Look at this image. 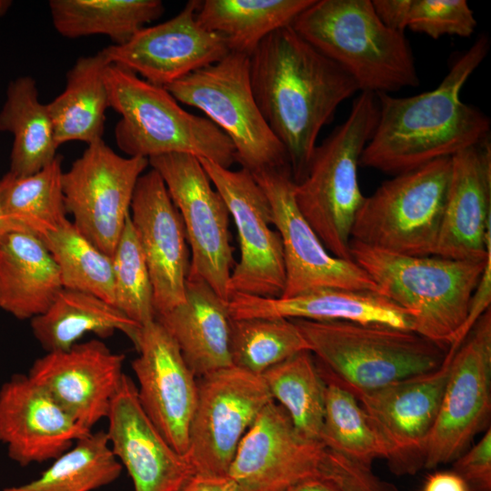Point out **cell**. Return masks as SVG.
I'll use <instances>...</instances> for the list:
<instances>
[{"label":"cell","instance_id":"obj_39","mask_svg":"<svg viewBox=\"0 0 491 491\" xmlns=\"http://www.w3.org/2000/svg\"><path fill=\"white\" fill-rule=\"evenodd\" d=\"M111 257L114 272V306L139 326L155 320L153 286L130 215Z\"/></svg>","mask_w":491,"mask_h":491},{"label":"cell","instance_id":"obj_4","mask_svg":"<svg viewBox=\"0 0 491 491\" xmlns=\"http://www.w3.org/2000/svg\"><path fill=\"white\" fill-rule=\"evenodd\" d=\"M291 26L342 67L361 92L390 94L419 85L405 34L386 27L370 0H314Z\"/></svg>","mask_w":491,"mask_h":491},{"label":"cell","instance_id":"obj_38","mask_svg":"<svg viewBox=\"0 0 491 491\" xmlns=\"http://www.w3.org/2000/svg\"><path fill=\"white\" fill-rule=\"evenodd\" d=\"M306 350H309V346L291 319H232L230 355L232 365L236 367L262 376L274 366Z\"/></svg>","mask_w":491,"mask_h":491},{"label":"cell","instance_id":"obj_49","mask_svg":"<svg viewBox=\"0 0 491 491\" xmlns=\"http://www.w3.org/2000/svg\"><path fill=\"white\" fill-rule=\"evenodd\" d=\"M12 5L13 2L11 0H0V17L5 15Z\"/></svg>","mask_w":491,"mask_h":491},{"label":"cell","instance_id":"obj_10","mask_svg":"<svg viewBox=\"0 0 491 491\" xmlns=\"http://www.w3.org/2000/svg\"><path fill=\"white\" fill-rule=\"evenodd\" d=\"M197 384L185 458L195 473L225 476L244 436L273 398L262 376L235 366Z\"/></svg>","mask_w":491,"mask_h":491},{"label":"cell","instance_id":"obj_33","mask_svg":"<svg viewBox=\"0 0 491 491\" xmlns=\"http://www.w3.org/2000/svg\"><path fill=\"white\" fill-rule=\"evenodd\" d=\"M62 162L57 155L35 174L16 176L7 172L0 178V208L9 222L41 238L67 220Z\"/></svg>","mask_w":491,"mask_h":491},{"label":"cell","instance_id":"obj_6","mask_svg":"<svg viewBox=\"0 0 491 491\" xmlns=\"http://www.w3.org/2000/svg\"><path fill=\"white\" fill-rule=\"evenodd\" d=\"M104 77L109 107L120 115L115 143L127 156L187 154L225 168L236 162L228 136L208 118L183 109L165 87L113 64Z\"/></svg>","mask_w":491,"mask_h":491},{"label":"cell","instance_id":"obj_40","mask_svg":"<svg viewBox=\"0 0 491 491\" xmlns=\"http://www.w3.org/2000/svg\"><path fill=\"white\" fill-rule=\"evenodd\" d=\"M477 26L466 0H412L407 28L433 39L443 35L469 37Z\"/></svg>","mask_w":491,"mask_h":491},{"label":"cell","instance_id":"obj_26","mask_svg":"<svg viewBox=\"0 0 491 491\" xmlns=\"http://www.w3.org/2000/svg\"><path fill=\"white\" fill-rule=\"evenodd\" d=\"M155 320L173 338L196 377L233 366L228 302L194 272L187 275L185 301L157 315Z\"/></svg>","mask_w":491,"mask_h":491},{"label":"cell","instance_id":"obj_34","mask_svg":"<svg viewBox=\"0 0 491 491\" xmlns=\"http://www.w3.org/2000/svg\"><path fill=\"white\" fill-rule=\"evenodd\" d=\"M262 377L297 433L321 442L326 385L313 354L302 351L269 368Z\"/></svg>","mask_w":491,"mask_h":491},{"label":"cell","instance_id":"obj_30","mask_svg":"<svg viewBox=\"0 0 491 491\" xmlns=\"http://www.w3.org/2000/svg\"><path fill=\"white\" fill-rule=\"evenodd\" d=\"M0 131L14 135L8 172L16 176L38 172L57 155L53 122L33 77L19 76L8 84Z\"/></svg>","mask_w":491,"mask_h":491},{"label":"cell","instance_id":"obj_16","mask_svg":"<svg viewBox=\"0 0 491 491\" xmlns=\"http://www.w3.org/2000/svg\"><path fill=\"white\" fill-rule=\"evenodd\" d=\"M253 175L268 198L273 225L282 240L286 286L280 297L318 288L378 292L376 283L354 260L338 258L325 247L296 204L289 169L264 170Z\"/></svg>","mask_w":491,"mask_h":491},{"label":"cell","instance_id":"obj_21","mask_svg":"<svg viewBox=\"0 0 491 491\" xmlns=\"http://www.w3.org/2000/svg\"><path fill=\"white\" fill-rule=\"evenodd\" d=\"M125 355L97 339L36 359L28 376L80 425L91 430L107 417L124 376Z\"/></svg>","mask_w":491,"mask_h":491},{"label":"cell","instance_id":"obj_20","mask_svg":"<svg viewBox=\"0 0 491 491\" xmlns=\"http://www.w3.org/2000/svg\"><path fill=\"white\" fill-rule=\"evenodd\" d=\"M130 219L149 271L156 316L185 301L191 259L181 215L154 169L136 183Z\"/></svg>","mask_w":491,"mask_h":491},{"label":"cell","instance_id":"obj_37","mask_svg":"<svg viewBox=\"0 0 491 491\" xmlns=\"http://www.w3.org/2000/svg\"><path fill=\"white\" fill-rule=\"evenodd\" d=\"M325 382V413L320 437L323 445L328 450L368 466L378 458L386 460V445L356 397L341 386Z\"/></svg>","mask_w":491,"mask_h":491},{"label":"cell","instance_id":"obj_19","mask_svg":"<svg viewBox=\"0 0 491 491\" xmlns=\"http://www.w3.org/2000/svg\"><path fill=\"white\" fill-rule=\"evenodd\" d=\"M198 5L199 1L190 0L171 19L145 26L127 42L102 51L110 64L165 87L230 53L222 35L205 29L196 21Z\"/></svg>","mask_w":491,"mask_h":491},{"label":"cell","instance_id":"obj_36","mask_svg":"<svg viewBox=\"0 0 491 491\" xmlns=\"http://www.w3.org/2000/svg\"><path fill=\"white\" fill-rule=\"evenodd\" d=\"M40 239L58 267L63 288L91 294L114 306L110 256L84 236L68 219Z\"/></svg>","mask_w":491,"mask_h":491},{"label":"cell","instance_id":"obj_41","mask_svg":"<svg viewBox=\"0 0 491 491\" xmlns=\"http://www.w3.org/2000/svg\"><path fill=\"white\" fill-rule=\"evenodd\" d=\"M323 475L331 479L340 491H400L394 484L378 477L372 471L371 466L327 448Z\"/></svg>","mask_w":491,"mask_h":491},{"label":"cell","instance_id":"obj_13","mask_svg":"<svg viewBox=\"0 0 491 491\" xmlns=\"http://www.w3.org/2000/svg\"><path fill=\"white\" fill-rule=\"evenodd\" d=\"M223 197L237 230L240 259L229 279V294L280 297L286 286L283 245L273 229L270 203L247 169L230 170L200 158ZM230 298V297H229Z\"/></svg>","mask_w":491,"mask_h":491},{"label":"cell","instance_id":"obj_28","mask_svg":"<svg viewBox=\"0 0 491 491\" xmlns=\"http://www.w3.org/2000/svg\"><path fill=\"white\" fill-rule=\"evenodd\" d=\"M110 65L104 52L79 57L66 74L64 91L46 104L56 145L102 140L109 99L105 71Z\"/></svg>","mask_w":491,"mask_h":491},{"label":"cell","instance_id":"obj_23","mask_svg":"<svg viewBox=\"0 0 491 491\" xmlns=\"http://www.w3.org/2000/svg\"><path fill=\"white\" fill-rule=\"evenodd\" d=\"M91 432L28 376H13L0 390V441L23 466L57 458Z\"/></svg>","mask_w":491,"mask_h":491},{"label":"cell","instance_id":"obj_29","mask_svg":"<svg viewBox=\"0 0 491 491\" xmlns=\"http://www.w3.org/2000/svg\"><path fill=\"white\" fill-rule=\"evenodd\" d=\"M30 324L34 336L46 353L68 350L89 333L107 337L121 331L134 343L141 326L103 299L65 288Z\"/></svg>","mask_w":491,"mask_h":491},{"label":"cell","instance_id":"obj_7","mask_svg":"<svg viewBox=\"0 0 491 491\" xmlns=\"http://www.w3.org/2000/svg\"><path fill=\"white\" fill-rule=\"evenodd\" d=\"M378 119L376 95L362 91L347 118L316 145L307 173L294 185L302 215L333 256L353 260L351 232L365 197L358 165Z\"/></svg>","mask_w":491,"mask_h":491},{"label":"cell","instance_id":"obj_44","mask_svg":"<svg viewBox=\"0 0 491 491\" xmlns=\"http://www.w3.org/2000/svg\"><path fill=\"white\" fill-rule=\"evenodd\" d=\"M380 21L389 29L404 33L407 28L412 0H372Z\"/></svg>","mask_w":491,"mask_h":491},{"label":"cell","instance_id":"obj_22","mask_svg":"<svg viewBox=\"0 0 491 491\" xmlns=\"http://www.w3.org/2000/svg\"><path fill=\"white\" fill-rule=\"evenodd\" d=\"M491 254L490 138L451 156V175L434 256L486 261Z\"/></svg>","mask_w":491,"mask_h":491},{"label":"cell","instance_id":"obj_25","mask_svg":"<svg viewBox=\"0 0 491 491\" xmlns=\"http://www.w3.org/2000/svg\"><path fill=\"white\" fill-rule=\"evenodd\" d=\"M232 319L277 317L317 322L345 321L412 330L413 319L403 308L376 291L318 288L290 297L232 294Z\"/></svg>","mask_w":491,"mask_h":491},{"label":"cell","instance_id":"obj_35","mask_svg":"<svg viewBox=\"0 0 491 491\" xmlns=\"http://www.w3.org/2000/svg\"><path fill=\"white\" fill-rule=\"evenodd\" d=\"M122 467L106 432H91L55 458L39 477L3 491H92L116 480Z\"/></svg>","mask_w":491,"mask_h":491},{"label":"cell","instance_id":"obj_48","mask_svg":"<svg viewBox=\"0 0 491 491\" xmlns=\"http://www.w3.org/2000/svg\"><path fill=\"white\" fill-rule=\"evenodd\" d=\"M11 231H24L13 223L9 222L2 214L0 208V236ZM26 232V231H25Z\"/></svg>","mask_w":491,"mask_h":491},{"label":"cell","instance_id":"obj_47","mask_svg":"<svg viewBox=\"0 0 491 491\" xmlns=\"http://www.w3.org/2000/svg\"><path fill=\"white\" fill-rule=\"evenodd\" d=\"M289 491H340L338 486L326 476L305 480Z\"/></svg>","mask_w":491,"mask_h":491},{"label":"cell","instance_id":"obj_3","mask_svg":"<svg viewBox=\"0 0 491 491\" xmlns=\"http://www.w3.org/2000/svg\"><path fill=\"white\" fill-rule=\"evenodd\" d=\"M350 254L378 293L411 316L414 332L446 351L457 341L487 259L403 256L354 240Z\"/></svg>","mask_w":491,"mask_h":491},{"label":"cell","instance_id":"obj_24","mask_svg":"<svg viewBox=\"0 0 491 491\" xmlns=\"http://www.w3.org/2000/svg\"><path fill=\"white\" fill-rule=\"evenodd\" d=\"M111 449L135 491H175L195 472L142 409L134 381L124 375L106 417Z\"/></svg>","mask_w":491,"mask_h":491},{"label":"cell","instance_id":"obj_17","mask_svg":"<svg viewBox=\"0 0 491 491\" xmlns=\"http://www.w3.org/2000/svg\"><path fill=\"white\" fill-rule=\"evenodd\" d=\"M134 345L138 356L131 365L140 406L166 442L185 456L197 403L196 376L155 319L140 326Z\"/></svg>","mask_w":491,"mask_h":491},{"label":"cell","instance_id":"obj_11","mask_svg":"<svg viewBox=\"0 0 491 491\" xmlns=\"http://www.w3.org/2000/svg\"><path fill=\"white\" fill-rule=\"evenodd\" d=\"M148 164L162 177L181 215L191 249L189 270L228 302L234 248L225 202L195 156L167 154L149 158Z\"/></svg>","mask_w":491,"mask_h":491},{"label":"cell","instance_id":"obj_9","mask_svg":"<svg viewBox=\"0 0 491 491\" xmlns=\"http://www.w3.org/2000/svg\"><path fill=\"white\" fill-rule=\"evenodd\" d=\"M249 55L230 52L165 88L179 101L201 110L235 146L236 162L252 174L289 169L283 145L273 134L255 100ZM291 171V170H290Z\"/></svg>","mask_w":491,"mask_h":491},{"label":"cell","instance_id":"obj_27","mask_svg":"<svg viewBox=\"0 0 491 491\" xmlns=\"http://www.w3.org/2000/svg\"><path fill=\"white\" fill-rule=\"evenodd\" d=\"M63 288L43 241L25 231L0 236V307L18 319L43 314Z\"/></svg>","mask_w":491,"mask_h":491},{"label":"cell","instance_id":"obj_15","mask_svg":"<svg viewBox=\"0 0 491 491\" xmlns=\"http://www.w3.org/2000/svg\"><path fill=\"white\" fill-rule=\"evenodd\" d=\"M459 346H450L444 362L434 370L372 391H348L386 443V461L394 474L413 475L424 467L427 440L439 410L453 355Z\"/></svg>","mask_w":491,"mask_h":491},{"label":"cell","instance_id":"obj_42","mask_svg":"<svg viewBox=\"0 0 491 491\" xmlns=\"http://www.w3.org/2000/svg\"><path fill=\"white\" fill-rule=\"evenodd\" d=\"M466 483L468 491H491V429L453 461V470Z\"/></svg>","mask_w":491,"mask_h":491},{"label":"cell","instance_id":"obj_1","mask_svg":"<svg viewBox=\"0 0 491 491\" xmlns=\"http://www.w3.org/2000/svg\"><path fill=\"white\" fill-rule=\"evenodd\" d=\"M249 60L255 100L285 147L297 184L307 173L321 129L359 88L342 67L291 25L266 35Z\"/></svg>","mask_w":491,"mask_h":491},{"label":"cell","instance_id":"obj_32","mask_svg":"<svg viewBox=\"0 0 491 491\" xmlns=\"http://www.w3.org/2000/svg\"><path fill=\"white\" fill-rule=\"evenodd\" d=\"M55 29L62 36L107 35L113 45L127 42L165 12L160 0H51Z\"/></svg>","mask_w":491,"mask_h":491},{"label":"cell","instance_id":"obj_45","mask_svg":"<svg viewBox=\"0 0 491 491\" xmlns=\"http://www.w3.org/2000/svg\"><path fill=\"white\" fill-rule=\"evenodd\" d=\"M175 491H245L228 475L194 473Z\"/></svg>","mask_w":491,"mask_h":491},{"label":"cell","instance_id":"obj_31","mask_svg":"<svg viewBox=\"0 0 491 491\" xmlns=\"http://www.w3.org/2000/svg\"><path fill=\"white\" fill-rule=\"evenodd\" d=\"M314 0H205L195 18L205 29L222 35L230 52L250 56L270 33L292 25Z\"/></svg>","mask_w":491,"mask_h":491},{"label":"cell","instance_id":"obj_5","mask_svg":"<svg viewBox=\"0 0 491 491\" xmlns=\"http://www.w3.org/2000/svg\"><path fill=\"white\" fill-rule=\"evenodd\" d=\"M325 381L372 391L434 370L447 351L419 334L384 325L291 319Z\"/></svg>","mask_w":491,"mask_h":491},{"label":"cell","instance_id":"obj_8","mask_svg":"<svg viewBox=\"0 0 491 491\" xmlns=\"http://www.w3.org/2000/svg\"><path fill=\"white\" fill-rule=\"evenodd\" d=\"M451 175V157L383 182L359 208L351 240L393 254L434 256Z\"/></svg>","mask_w":491,"mask_h":491},{"label":"cell","instance_id":"obj_2","mask_svg":"<svg viewBox=\"0 0 491 491\" xmlns=\"http://www.w3.org/2000/svg\"><path fill=\"white\" fill-rule=\"evenodd\" d=\"M489 48L488 36L479 35L433 90L406 97L376 94L378 119L359 165L396 175L489 139L490 118L460 99Z\"/></svg>","mask_w":491,"mask_h":491},{"label":"cell","instance_id":"obj_46","mask_svg":"<svg viewBox=\"0 0 491 491\" xmlns=\"http://www.w3.org/2000/svg\"><path fill=\"white\" fill-rule=\"evenodd\" d=\"M423 491H468V488L454 471H440L427 476Z\"/></svg>","mask_w":491,"mask_h":491},{"label":"cell","instance_id":"obj_18","mask_svg":"<svg viewBox=\"0 0 491 491\" xmlns=\"http://www.w3.org/2000/svg\"><path fill=\"white\" fill-rule=\"evenodd\" d=\"M326 452L322 442L301 436L273 400L244 436L227 475L245 491H289L324 476Z\"/></svg>","mask_w":491,"mask_h":491},{"label":"cell","instance_id":"obj_14","mask_svg":"<svg viewBox=\"0 0 491 491\" xmlns=\"http://www.w3.org/2000/svg\"><path fill=\"white\" fill-rule=\"evenodd\" d=\"M491 413V310L455 351L424 467L453 462L487 427Z\"/></svg>","mask_w":491,"mask_h":491},{"label":"cell","instance_id":"obj_43","mask_svg":"<svg viewBox=\"0 0 491 491\" xmlns=\"http://www.w3.org/2000/svg\"><path fill=\"white\" fill-rule=\"evenodd\" d=\"M491 304V255L488 256L481 278L473 293L467 316L457 341L461 345L479 318L490 309ZM453 346V345H452Z\"/></svg>","mask_w":491,"mask_h":491},{"label":"cell","instance_id":"obj_12","mask_svg":"<svg viewBox=\"0 0 491 491\" xmlns=\"http://www.w3.org/2000/svg\"><path fill=\"white\" fill-rule=\"evenodd\" d=\"M148 165L147 158L119 155L102 139L88 145L63 173L65 205L72 223L110 256L130 215L136 183Z\"/></svg>","mask_w":491,"mask_h":491}]
</instances>
